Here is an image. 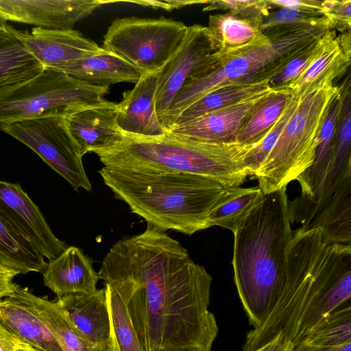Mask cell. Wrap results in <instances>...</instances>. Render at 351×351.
<instances>
[{
  "label": "cell",
  "instance_id": "obj_10",
  "mask_svg": "<svg viewBox=\"0 0 351 351\" xmlns=\"http://www.w3.org/2000/svg\"><path fill=\"white\" fill-rule=\"evenodd\" d=\"M1 130L36 153L75 191L90 192L92 186L86 173L82 156L69 132L63 117L49 116L16 121Z\"/></svg>",
  "mask_w": 351,
  "mask_h": 351
},
{
  "label": "cell",
  "instance_id": "obj_37",
  "mask_svg": "<svg viewBox=\"0 0 351 351\" xmlns=\"http://www.w3.org/2000/svg\"><path fill=\"white\" fill-rule=\"evenodd\" d=\"M270 7L265 0H216L210 1L203 11L222 10L235 14L263 17Z\"/></svg>",
  "mask_w": 351,
  "mask_h": 351
},
{
  "label": "cell",
  "instance_id": "obj_1",
  "mask_svg": "<svg viewBox=\"0 0 351 351\" xmlns=\"http://www.w3.org/2000/svg\"><path fill=\"white\" fill-rule=\"evenodd\" d=\"M98 274L123 302L143 351H212V277L165 231L147 224L119 240Z\"/></svg>",
  "mask_w": 351,
  "mask_h": 351
},
{
  "label": "cell",
  "instance_id": "obj_4",
  "mask_svg": "<svg viewBox=\"0 0 351 351\" xmlns=\"http://www.w3.org/2000/svg\"><path fill=\"white\" fill-rule=\"evenodd\" d=\"M98 173L115 197L148 225L188 235L209 228V215L226 189L190 173L104 166Z\"/></svg>",
  "mask_w": 351,
  "mask_h": 351
},
{
  "label": "cell",
  "instance_id": "obj_24",
  "mask_svg": "<svg viewBox=\"0 0 351 351\" xmlns=\"http://www.w3.org/2000/svg\"><path fill=\"white\" fill-rule=\"evenodd\" d=\"M0 324L20 340L43 351H62L34 311L12 293L0 299Z\"/></svg>",
  "mask_w": 351,
  "mask_h": 351
},
{
  "label": "cell",
  "instance_id": "obj_16",
  "mask_svg": "<svg viewBox=\"0 0 351 351\" xmlns=\"http://www.w3.org/2000/svg\"><path fill=\"white\" fill-rule=\"evenodd\" d=\"M275 90L269 87L234 104L175 126L167 132L178 138L199 142L235 141L237 132L254 110Z\"/></svg>",
  "mask_w": 351,
  "mask_h": 351
},
{
  "label": "cell",
  "instance_id": "obj_32",
  "mask_svg": "<svg viewBox=\"0 0 351 351\" xmlns=\"http://www.w3.org/2000/svg\"><path fill=\"white\" fill-rule=\"evenodd\" d=\"M261 27L269 38L308 29L333 30L330 21L324 15L289 8L269 11L262 18Z\"/></svg>",
  "mask_w": 351,
  "mask_h": 351
},
{
  "label": "cell",
  "instance_id": "obj_26",
  "mask_svg": "<svg viewBox=\"0 0 351 351\" xmlns=\"http://www.w3.org/2000/svg\"><path fill=\"white\" fill-rule=\"evenodd\" d=\"M339 88V93L321 128L315 160L296 179L301 188L300 196L311 202L317 196L334 152L337 123L343 97V85Z\"/></svg>",
  "mask_w": 351,
  "mask_h": 351
},
{
  "label": "cell",
  "instance_id": "obj_28",
  "mask_svg": "<svg viewBox=\"0 0 351 351\" xmlns=\"http://www.w3.org/2000/svg\"><path fill=\"white\" fill-rule=\"evenodd\" d=\"M265 197L258 186L226 188L219 203L209 215V228L220 226L234 233Z\"/></svg>",
  "mask_w": 351,
  "mask_h": 351
},
{
  "label": "cell",
  "instance_id": "obj_45",
  "mask_svg": "<svg viewBox=\"0 0 351 351\" xmlns=\"http://www.w3.org/2000/svg\"><path fill=\"white\" fill-rule=\"evenodd\" d=\"M0 351H10L8 344L4 339L0 327Z\"/></svg>",
  "mask_w": 351,
  "mask_h": 351
},
{
  "label": "cell",
  "instance_id": "obj_46",
  "mask_svg": "<svg viewBox=\"0 0 351 351\" xmlns=\"http://www.w3.org/2000/svg\"><path fill=\"white\" fill-rule=\"evenodd\" d=\"M7 20L4 18V16L0 12V30L5 29L8 26L7 23Z\"/></svg>",
  "mask_w": 351,
  "mask_h": 351
},
{
  "label": "cell",
  "instance_id": "obj_22",
  "mask_svg": "<svg viewBox=\"0 0 351 351\" xmlns=\"http://www.w3.org/2000/svg\"><path fill=\"white\" fill-rule=\"evenodd\" d=\"M93 265V260L81 249L68 246L47 263L43 272L44 284L58 298L73 293H92L100 280Z\"/></svg>",
  "mask_w": 351,
  "mask_h": 351
},
{
  "label": "cell",
  "instance_id": "obj_21",
  "mask_svg": "<svg viewBox=\"0 0 351 351\" xmlns=\"http://www.w3.org/2000/svg\"><path fill=\"white\" fill-rule=\"evenodd\" d=\"M262 18L230 12L210 15L206 27L215 52L226 59L269 43L261 27Z\"/></svg>",
  "mask_w": 351,
  "mask_h": 351
},
{
  "label": "cell",
  "instance_id": "obj_14",
  "mask_svg": "<svg viewBox=\"0 0 351 351\" xmlns=\"http://www.w3.org/2000/svg\"><path fill=\"white\" fill-rule=\"evenodd\" d=\"M116 103H103L81 107L64 117L66 125L83 157L96 154L121 144L124 134L117 123Z\"/></svg>",
  "mask_w": 351,
  "mask_h": 351
},
{
  "label": "cell",
  "instance_id": "obj_9",
  "mask_svg": "<svg viewBox=\"0 0 351 351\" xmlns=\"http://www.w3.org/2000/svg\"><path fill=\"white\" fill-rule=\"evenodd\" d=\"M184 23L169 19H117L104 36L103 48L144 73H158L180 47Z\"/></svg>",
  "mask_w": 351,
  "mask_h": 351
},
{
  "label": "cell",
  "instance_id": "obj_20",
  "mask_svg": "<svg viewBox=\"0 0 351 351\" xmlns=\"http://www.w3.org/2000/svg\"><path fill=\"white\" fill-rule=\"evenodd\" d=\"M350 31L337 35L335 30L324 34L322 49L306 70L287 88L298 96L311 88L327 84L342 77L351 62Z\"/></svg>",
  "mask_w": 351,
  "mask_h": 351
},
{
  "label": "cell",
  "instance_id": "obj_19",
  "mask_svg": "<svg viewBox=\"0 0 351 351\" xmlns=\"http://www.w3.org/2000/svg\"><path fill=\"white\" fill-rule=\"evenodd\" d=\"M291 223H302L308 230L322 228L332 243L350 244L351 179L347 180L329 199L315 208L289 207Z\"/></svg>",
  "mask_w": 351,
  "mask_h": 351
},
{
  "label": "cell",
  "instance_id": "obj_41",
  "mask_svg": "<svg viewBox=\"0 0 351 351\" xmlns=\"http://www.w3.org/2000/svg\"><path fill=\"white\" fill-rule=\"evenodd\" d=\"M19 273L0 263V299L11 295L14 283V278Z\"/></svg>",
  "mask_w": 351,
  "mask_h": 351
},
{
  "label": "cell",
  "instance_id": "obj_40",
  "mask_svg": "<svg viewBox=\"0 0 351 351\" xmlns=\"http://www.w3.org/2000/svg\"><path fill=\"white\" fill-rule=\"evenodd\" d=\"M138 5L150 7L153 8H160L167 11H171L175 9H180L184 6L191 5L197 3H205L208 4L209 1H176V0H168V1H130Z\"/></svg>",
  "mask_w": 351,
  "mask_h": 351
},
{
  "label": "cell",
  "instance_id": "obj_42",
  "mask_svg": "<svg viewBox=\"0 0 351 351\" xmlns=\"http://www.w3.org/2000/svg\"><path fill=\"white\" fill-rule=\"evenodd\" d=\"M1 329L3 337L8 344L10 351H43L34 346L20 340L16 337L9 332L1 325Z\"/></svg>",
  "mask_w": 351,
  "mask_h": 351
},
{
  "label": "cell",
  "instance_id": "obj_38",
  "mask_svg": "<svg viewBox=\"0 0 351 351\" xmlns=\"http://www.w3.org/2000/svg\"><path fill=\"white\" fill-rule=\"evenodd\" d=\"M324 16L330 21L333 30L343 33L350 29L351 1H323Z\"/></svg>",
  "mask_w": 351,
  "mask_h": 351
},
{
  "label": "cell",
  "instance_id": "obj_5",
  "mask_svg": "<svg viewBox=\"0 0 351 351\" xmlns=\"http://www.w3.org/2000/svg\"><path fill=\"white\" fill-rule=\"evenodd\" d=\"M258 143L199 142L167 132L149 138L124 134L121 144L97 155L104 167L195 174L230 188L247 180L245 160Z\"/></svg>",
  "mask_w": 351,
  "mask_h": 351
},
{
  "label": "cell",
  "instance_id": "obj_13",
  "mask_svg": "<svg viewBox=\"0 0 351 351\" xmlns=\"http://www.w3.org/2000/svg\"><path fill=\"white\" fill-rule=\"evenodd\" d=\"M98 0H0V12L7 21L52 30L73 29L76 23L103 4Z\"/></svg>",
  "mask_w": 351,
  "mask_h": 351
},
{
  "label": "cell",
  "instance_id": "obj_6",
  "mask_svg": "<svg viewBox=\"0 0 351 351\" xmlns=\"http://www.w3.org/2000/svg\"><path fill=\"white\" fill-rule=\"evenodd\" d=\"M339 93L327 84L298 95L293 114L254 177L265 195L287 186L313 162L322 125Z\"/></svg>",
  "mask_w": 351,
  "mask_h": 351
},
{
  "label": "cell",
  "instance_id": "obj_2",
  "mask_svg": "<svg viewBox=\"0 0 351 351\" xmlns=\"http://www.w3.org/2000/svg\"><path fill=\"white\" fill-rule=\"evenodd\" d=\"M350 299V244L331 243L320 228H299L287 246L276 302L264 323L248 332L243 351H254L278 335L295 348Z\"/></svg>",
  "mask_w": 351,
  "mask_h": 351
},
{
  "label": "cell",
  "instance_id": "obj_15",
  "mask_svg": "<svg viewBox=\"0 0 351 351\" xmlns=\"http://www.w3.org/2000/svg\"><path fill=\"white\" fill-rule=\"evenodd\" d=\"M13 32L45 68L58 69L104 50L73 29L52 30L34 27L27 32L13 27Z\"/></svg>",
  "mask_w": 351,
  "mask_h": 351
},
{
  "label": "cell",
  "instance_id": "obj_34",
  "mask_svg": "<svg viewBox=\"0 0 351 351\" xmlns=\"http://www.w3.org/2000/svg\"><path fill=\"white\" fill-rule=\"evenodd\" d=\"M302 341L322 346L351 343V303L332 312L314 328Z\"/></svg>",
  "mask_w": 351,
  "mask_h": 351
},
{
  "label": "cell",
  "instance_id": "obj_7",
  "mask_svg": "<svg viewBox=\"0 0 351 351\" xmlns=\"http://www.w3.org/2000/svg\"><path fill=\"white\" fill-rule=\"evenodd\" d=\"M328 31L324 28L300 30L270 38V42L226 59L218 56L216 66L189 78L171 102L169 131L178 115L204 95L217 88L237 83H269L305 45Z\"/></svg>",
  "mask_w": 351,
  "mask_h": 351
},
{
  "label": "cell",
  "instance_id": "obj_11",
  "mask_svg": "<svg viewBox=\"0 0 351 351\" xmlns=\"http://www.w3.org/2000/svg\"><path fill=\"white\" fill-rule=\"evenodd\" d=\"M215 53L207 27L199 24L188 26L180 47L156 73V112L166 132L168 130V114L173 99L186 80Z\"/></svg>",
  "mask_w": 351,
  "mask_h": 351
},
{
  "label": "cell",
  "instance_id": "obj_30",
  "mask_svg": "<svg viewBox=\"0 0 351 351\" xmlns=\"http://www.w3.org/2000/svg\"><path fill=\"white\" fill-rule=\"evenodd\" d=\"M269 87L270 86L267 82H245L228 84L214 89L183 110L176 118L172 128L234 104Z\"/></svg>",
  "mask_w": 351,
  "mask_h": 351
},
{
  "label": "cell",
  "instance_id": "obj_31",
  "mask_svg": "<svg viewBox=\"0 0 351 351\" xmlns=\"http://www.w3.org/2000/svg\"><path fill=\"white\" fill-rule=\"evenodd\" d=\"M292 93L276 88L254 110L237 132L234 140L241 143H258L282 114Z\"/></svg>",
  "mask_w": 351,
  "mask_h": 351
},
{
  "label": "cell",
  "instance_id": "obj_23",
  "mask_svg": "<svg viewBox=\"0 0 351 351\" xmlns=\"http://www.w3.org/2000/svg\"><path fill=\"white\" fill-rule=\"evenodd\" d=\"M56 70L96 86H109L121 82L136 84L145 74L106 49L101 53L66 64Z\"/></svg>",
  "mask_w": 351,
  "mask_h": 351
},
{
  "label": "cell",
  "instance_id": "obj_8",
  "mask_svg": "<svg viewBox=\"0 0 351 351\" xmlns=\"http://www.w3.org/2000/svg\"><path fill=\"white\" fill-rule=\"evenodd\" d=\"M109 86H96L65 73L45 68L34 77L0 90V130L19 121L64 117L88 105L103 103Z\"/></svg>",
  "mask_w": 351,
  "mask_h": 351
},
{
  "label": "cell",
  "instance_id": "obj_3",
  "mask_svg": "<svg viewBox=\"0 0 351 351\" xmlns=\"http://www.w3.org/2000/svg\"><path fill=\"white\" fill-rule=\"evenodd\" d=\"M291 224L285 187L265 195L233 233L234 281L254 329L267 319L280 293Z\"/></svg>",
  "mask_w": 351,
  "mask_h": 351
},
{
  "label": "cell",
  "instance_id": "obj_29",
  "mask_svg": "<svg viewBox=\"0 0 351 351\" xmlns=\"http://www.w3.org/2000/svg\"><path fill=\"white\" fill-rule=\"evenodd\" d=\"M0 263L23 274L43 273L47 265L34 245L1 216Z\"/></svg>",
  "mask_w": 351,
  "mask_h": 351
},
{
  "label": "cell",
  "instance_id": "obj_18",
  "mask_svg": "<svg viewBox=\"0 0 351 351\" xmlns=\"http://www.w3.org/2000/svg\"><path fill=\"white\" fill-rule=\"evenodd\" d=\"M64 313L82 337L95 351H107L110 318L106 288L92 293H73L58 298Z\"/></svg>",
  "mask_w": 351,
  "mask_h": 351
},
{
  "label": "cell",
  "instance_id": "obj_36",
  "mask_svg": "<svg viewBox=\"0 0 351 351\" xmlns=\"http://www.w3.org/2000/svg\"><path fill=\"white\" fill-rule=\"evenodd\" d=\"M324 34L305 45L285 64L270 80L269 84L271 88H287L306 70L322 49Z\"/></svg>",
  "mask_w": 351,
  "mask_h": 351
},
{
  "label": "cell",
  "instance_id": "obj_44",
  "mask_svg": "<svg viewBox=\"0 0 351 351\" xmlns=\"http://www.w3.org/2000/svg\"><path fill=\"white\" fill-rule=\"evenodd\" d=\"M293 348L294 346L291 342L283 341L280 335H278L271 341L254 351H293Z\"/></svg>",
  "mask_w": 351,
  "mask_h": 351
},
{
  "label": "cell",
  "instance_id": "obj_17",
  "mask_svg": "<svg viewBox=\"0 0 351 351\" xmlns=\"http://www.w3.org/2000/svg\"><path fill=\"white\" fill-rule=\"evenodd\" d=\"M156 73H147L123 92L116 105L117 123L123 134L149 138L166 133L156 112Z\"/></svg>",
  "mask_w": 351,
  "mask_h": 351
},
{
  "label": "cell",
  "instance_id": "obj_25",
  "mask_svg": "<svg viewBox=\"0 0 351 351\" xmlns=\"http://www.w3.org/2000/svg\"><path fill=\"white\" fill-rule=\"evenodd\" d=\"M12 293L34 311L62 351H95L77 332L58 300L36 296L16 283Z\"/></svg>",
  "mask_w": 351,
  "mask_h": 351
},
{
  "label": "cell",
  "instance_id": "obj_35",
  "mask_svg": "<svg viewBox=\"0 0 351 351\" xmlns=\"http://www.w3.org/2000/svg\"><path fill=\"white\" fill-rule=\"evenodd\" d=\"M298 100L299 97L292 93L278 120L247 158L245 165L249 176L254 177L256 170L274 147L284 128L295 111Z\"/></svg>",
  "mask_w": 351,
  "mask_h": 351
},
{
  "label": "cell",
  "instance_id": "obj_27",
  "mask_svg": "<svg viewBox=\"0 0 351 351\" xmlns=\"http://www.w3.org/2000/svg\"><path fill=\"white\" fill-rule=\"evenodd\" d=\"M44 69L14 34L13 27L0 30V90L24 82Z\"/></svg>",
  "mask_w": 351,
  "mask_h": 351
},
{
  "label": "cell",
  "instance_id": "obj_39",
  "mask_svg": "<svg viewBox=\"0 0 351 351\" xmlns=\"http://www.w3.org/2000/svg\"><path fill=\"white\" fill-rule=\"evenodd\" d=\"M271 8H289L324 15L323 1L318 0H266Z\"/></svg>",
  "mask_w": 351,
  "mask_h": 351
},
{
  "label": "cell",
  "instance_id": "obj_43",
  "mask_svg": "<svg viewBox=\"0 0 351 351\" xmlns=\"http://www.w3.org/2000/svg\"><path fill=\"white\" fill-rule=\"evenodd\" d=\"M293 351H351V343L336 346H322L302 341Z\"/></svg>",
  "mask_w": 351,
  "mask_h": 351
},
{
  "label": "cell",
  "instance_id": "obj_12",
  "mask_svg": "<svg viewBox=\"0 0 351 351\" xmlns=\"http://www.w3.org/2000/svg\"><path fill=\"white\" fill-rule=\"evenodd\" d=\"M0 216L49 261L68 247L55 236L39 208L18 184L0 180Z\"/></svg>",
  "mask_w": 351,
  "mask_h": 351
},
{
  "label": "cell",
  "instance_id": "obj_33",
  "mask_svg": "<svg viewBox=\"0 0 351 351\" xmlns=\"http://www.w3.org/2000/svg\"><path fill=\"white\" fill-rule=\"evenodd\" d=\"M104 285L110 318L107 351H143L123 302L108 285Z\"/></svg>",
  "mask_w": 351,
  "mask_h": 351
}]
</instances>
